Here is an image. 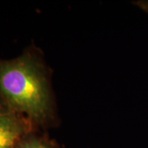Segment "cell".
Here are the masks:
<instances>
[{"instance_id": "obj_5", "label": "cell", "mask_w": 148, "mask_h": 148, "mask_svg": "<svg viewBox=\"0 0 148 148\" xmlns=\"http://www.w3.org/2000/svg\"><path fill=\"white\" fill-rule=\"evenodd\" d=\"M138 5L141 8H143V10L148 12V1H141V2L138 3Z\"/></svg>"}, {"instance_id": "obj_1", "label": "cell", "mask_w": 148, "mask_h": 148, "mask_svg": "<svg viewBox=\"0 0 148 148\" xmlns=\"http://www.w3.org/2000/svg\"><path fill=\"white\" fill-rule=\"evenodd\" d=\"M0 96L12 112L27 117L40 130L56 123L49 71L35 46L16 58H0Z\"/></svg>"}, {"instance_id": "obj_2", "label": "cell", "mask_w": 148, "mask_h": 148, "mask_svg": "<svg viewBox=\"0 0 148 148\" xmlns=\"http://www.w3.org/2000/svg\"><path fill=\"white\" fill-rule=\"evenodd\" d=\"M37 129L23 115L12 111L0 114V148H16L28 134Z\"/></svg>"}, {"instance_id": "obj_3", "label": "cell", "mask_w": 148, "mask_h": 148, "mask_svg": "<svg viewBox=\"0 0 148 148\" xmlns=\"http://www.w3.org/2000/svg\"><path fill=\"white\" fill-rule=\"evenodd\" d=\"M16 148H61L53 140L49 139L45 134L40 132V129L35 130L28 134Z\"/></svg>"}, {"instance_id": "obj_4", "label": "cell", "mask_w": 148, "mask_h": 148, "mask_svg": "<svg viewBox=\"0 0 148 148\" xmlns=\"http://www.w3.org/2000/svg\"><path fill=\"white\" fill-rule=\"evenodd\" d=\"M8 112H11V110H9V108L8 107V106L6 105L4 101L2 99V97L0 96V114H6V113H8Z\"/></svg>"}]
</instances>
